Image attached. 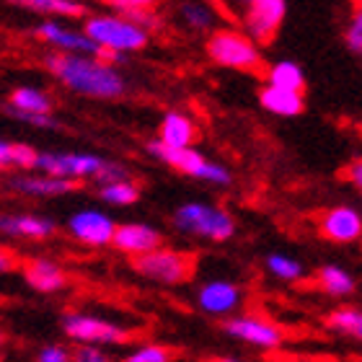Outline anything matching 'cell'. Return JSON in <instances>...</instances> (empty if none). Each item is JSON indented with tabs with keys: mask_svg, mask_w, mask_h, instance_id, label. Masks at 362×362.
Segmentation results:
<instances>
[{
	"mask_svg": "<svg viewBox=\"0 0 362 362\" xmlns=\"http://www.w3.org/2000/svg\"><path fill=\"white\" fill-rule=\"evenodd\" d=\"M11 117H16V119H21V122H26V124H31V127H42V129H54V127H60V122L54 119L52 114H16V112H11Z\"/></svg>",
	"mask_w": 362,
	"mask_h": 362,
	"instance_id": "obj_31",
	"label": "cell"
},
{
	"mask_svg": "<svg viewBox=\"0 0 362 362\" xmlns=\"http://www.w3.org/2000/svg\"><path fill=\"white\" fill-rule=\"evenodd\" d=\"M344 42H347V49L352 54L362 52V13L360 11L352 16V21H349V26H347V34H344Z\"/></svg>",
	"mask_w": 362,
	"mask_h": 362,
	"instance_id": "obj_30",
	"label": "cell"
},
{
	"mask_svg": "<svg viewBox=\"0 0 362 362\" xmlns=\"http://www.w3.org/2000/svg\"><path fill=\"white\" fill-rule=\"evenodd\" d=\"M181 21L192 31H215L218 26V11L207 3H184L181 6Z\"/></svg>",
	"mask_w": 362,
	"mask_h": 362,
	"instance_id": "obj_24",
	"label": "cell"
},
{
	"mask_svg": "<svg viewBox=\"0 0 362 362\" xmlns=\"http://www.w3.org/2000/svg\"><path fill=\"white\" fill-rule=\"evenodd\" d=\"M135 269L143 277L160 282V285H179V282L189 279V274L194 269V259H192V254L176 249H156L151 254L137 257Z\"/></svg>",
	"mask_w": 362,
	"mask_h": 362,
	"instance_id": "obj_7",
	"label": "cell"
},
{
	"mask_svg": "<svg viewBox=\"0 0 362 362\" xmlns=\"http://www.w3.org/2000/svg\"><path fill=\"white\" fill-rule=\"evenodd\" d=\"M3 168H16V143L0 140V171Z\"/></svg>",
	"mask_w": 362,
	"mask_h": 362,
	"instance_id": "obj_33",
	"label": "cell"
},
{
	"mask_svg": "<svg viewBox=\"0 0 362 362\" xmlns=\"http://www.w3.org/2000/svg\"><path fill=\"white\" fill-rule=\"evenodd\" d=\"M287 16V3L285 0H254L246 6L243 13V26H246V37L254 45H267L277 37L279 26Z\"/></svg>",
	"mask_w": 362,
	"mask_h": 362,
	"instance_id": "obj_9",
	"label": "cell"
},
{
	"mask_svg": "<svg viewBox=\"0 0 362 362\" xmlns=\"http://www.w3.org/2000/svg\"><path fill=\"white\" fill-rule=\"evenodd\" d=\"M347 179L352 181V184H355L357 189L362 187V160H360V158L349 163V168H347Z\"/></svg>",
	"mask_w": 362,
	"mask_h": 362,
	"instance_id": "obj_35",
	"label": "cell"
},
{
	"mask_svg": "<svg viewBox=\"0 0 362 362\" xmlns=\"http://www.w3.org/2000/svg\"><path fill=\"white\" fill-rule=\"evenodd\" d=\"M73 362H109V360L96 347H78V352L73 355Z\"/></svg>",
	"mask_w": 362,
	"mask_h": 362,
	"instance_id": "obj_34",
	"label": "cell"
},
{
	"mask_svg": "<svg viewBox=\"0 0 362 362\" xmlns=\"http://www.w3.org/2000/svg\"><path fill=\"white\" fill-rule=\"evenodd\" d=\"M114 228L117 223L101 210H78L68 220L70 235L86 246H109L114 238Z\"/></svg>",
	"mask_w": 362,
	"mask_h": 362,
	"instance_id": "obj_12",
	"label": "cell"
},
{
	"mask_svg": "<svg viewBox=\"0 0 362 362\" xmlns=\"http://www.w3.org/2000/svg\"><path fill=\"white\" fill-rule=\"evenodd\" d=\"M37 362H73V355H70L65 347H60V344H47V347L39 352Z\"/></svg>",
	"mask_w": 362,
	"mask_h": 362,
	"instance_id": "obj_32",
	"label": "cell"
},
{
	"mask_svg": "<svg viewBox=\"0 0 362 362\" xmlns=\"http://www.w3.org/2000/svg\"><path fill=\"white\" fill-rule=\"evenodd\" d=\"M176 230L204 241H228L235 233V220L226 207L204 202H187L174 212Z\"/></svg>",
	"mask_w": 362,
	"mask_h": 362,
	"instance_id": "obj_3",
	"label": "cell"
},
{
	"mask_svg": "<svg viewBox=\"0 0 362 362\" xmlns=\"http://www.w3.org/2000/svg\"><path fill=\"white\" fill-rule=\"evenodd\" d=\"M83 34L104 52L124 54L140 52L148 47V31L137 29L135 23H129L127 18L112 13H93L86 18Z\"/></svg>",
	"mask_w": 362,
	"mask_h": 362,
	"instance_id": "obj_2",
	"label": "cell"
},
{
	"mask_svg": "<svg viewBox=\"0 0 362 362\" xmlns=\"http://www.w3.org/2000/svg\"><path fill=\"white\" fill-rule=\"evenodd\" d=\"M23 277L39 293H57V290H62V287L68 285L65 269L57 262H52V259H42V257L29 259L23 264Z\"/></svg>",
	"mask_w": 362,
	"mask_h": 362,
	"instance_id": "obj_17",
	"label": "cell"
},
{
	"mask_svg": "<svg viewBox=\"0 0 362 362\" xmlns=\"http://www.w3.org/2000/svg\"><path fill=\"white\" fill-rule=\"evenodd\" d=\"M62 332L68 334L70 339L81 341L83 347L90 344H124L129 341V332L122 329L119 324L104 321L90 313H65L62 316Z\"/></svg>",
	"mask_w": 362,
	"mask_h": 362,
	"instance_id": "obj_8",
	"label": "cell"
},
{
	"mask_svg": "<svg viewBox=\"0 0 362 362\" xmlns=\"http://www.w3.org/2000/svg\"><path fill=\"white\" fill-rule=\"evenodd\" d=\"M0 233L11 238H52L57 233V223L45 215H31V212H16V215H0Z\"/></svg>",
	"mask_w": 362,
	"mask_h": 362,
	"instance_id": "obj_15",
	"label": "cell"
},
{
	"mask_svg": "<svg viewBox=\"0 0 362 362\" xmlns=\"http://www.w3.org/2000/svg\"><path fill=\"white\" fill-rule=\"evenodd\" d=\"M148 153L153 158L166 163V166H174L181 174L192 176V179L207 181V184H215V187H228L233 181V174L228 171L223 163H215V160H207L197 148H184V151H174V148H166L160 145L158 140H151L148 143Z\"/></svg>",
	"mask_w": 362,
	"mask_h": 362,
	"instance_id": "obj_4",
	"label": "cell"
},
{
	"mask_svg": "<svg viewBox=\"0 0 362 362\" xmlns=\"http://www.w3.org/2000/svg\"><path fill=\"white\" fill-rule=\"evenodd\" d=\"M321 233L334 243H352L362 233V218L355 207L339 204L321 218Z\"/></svg>",
	"mask_w": 362,
	"mask_h": 362,
	"instance_id": "obj_16",
	"label": "cell"
},
{
	"mask_svg": "<svg viewBox=\"0 0 362 362\" xmlns=\"http://www.w3.org/2000/svg\"><path fill=\"white\" fill-rule=\"evenodd\" d=\"M8 101L16 114H52V98L37 86H18L11 90Z\"/></svg>",
	"mask_w": 362,
	"mask_h": 362,
	"instance_id": "obj_21",
	"label": "cell"
},
{
	"mask_svg": "<svg viewBox=\"0 0 362 362\" xmlns=\"http://www.w3.org/2000/svg\"><path fill=\"white\" fill-rule=\"evenodd\" d=\"M101 199L106 204H114V207H127V204H135L140 199V187L129 179L112 181V184L101 187Z\"/></svg>",
	"mask_w": 362,
	"mask_h": 362,
	"instance_id": "obj_27",
	"label": "cell"
},
{
	"mask_svg": "<svg viewBox=\"0 0 362 362\" xmlns=\"http://www.w3.org/2000/svg\"><path fill=\"white\" fill-rule=\"evenodd\" d=\"M207 54L212 62L233 70H254L262 65V52L246 34L235 29H215L207 37Z\"/></svg>",
	"mask_w": 362,
	"mask_h": 362,
	"instance_id": "obj_5",
	"label": "cell"
},
{
	"mask_svg": "<svg viewBox=\"0 0 362 362\" xmlns=\"http://www.w3.org/2000/svg\"><path fill=\"white\" fill-rule=\"evenodd\" d=\"M259 104L264 106L269 114H277V117H298L305 109V98H303V93H290V90L264 86L259 90Z\"/></svg>",
	"mask_w": 362,
	"mask_h": 362,
	"instance_id": "obj_20",
	"label": "cell"
},
{
	"mask_svg": "<svg viewBox=\"0 0 362 362\" xmlns=\"http://www.w3.org/2000/svg\"><path fill=\"white\" fill-rule=\"evenodd\" d=\"M16 6L26 8V11H37V13H47V16H68V18L86 16V6H81L76 0H18Z\"/></svg>",
	"mask_w": 362,
	"mask_h": 362,
	"instance_id": "obj_26",
	"label": "cell"
},
{
	"mask_svg": "<svg viewBox=\"0 0 362 362\" xmlns=\"http://www.w3.org/2000/svg\"><path fill=\"white\" fill-rule=\"evenodd\" d=\"M316 279H318V287H321L326 295H332V298H349V295L357 290L355 277H352L347 269H341V267H337V264L321 267Z\"/></svg>",
	"mask_w": 362,
	"mask_h": 362,
	"instance_id": "obj_23",
	"label": "cell"
},
{
	"mask_svg": "<svg viewBox=\"0 0 362 362\" xmlns=\"http://www.w3.org/2000/svg\"><path fill=\"white\" fill-rule=\"evenodd\" d=\"M326 326L334 329V332L344 334L349 339H360L362 337V313L360 308H352V305H344V308H337L326 316Z\"/></svg>",
	"mask_w": 362,
	"mask_h": 362,
	"instance_id": "obj_25",
	"label": "cell"
},
{
	"mask_svg": "<svg viewBox=\"0 0 362 362\" xmlns=\"http://www.w3.org/2000/svg\"><path fill=\"white\" fill-rule=\"evenodd\" d=\"M267 86L279 90H290V93H303L305 90V76L303 68L293 60H279L274 62L267 73Z\"/></svg>",
	"mask_w": 362,
	"mask_h": 362,
	"instance_id": "obj_22",
	"label": "cell"
},
{
	"mask_svg": "<svg viewBox=\"0 0 362 362\" xmlns=\"http://www.w3.org/2000/svg\"><path fill=\"white\" fill-rule=\"evenodd\" d=\"M109 160L93 153H37L34 168L45 171V176H54V179H65L73 184L88 181L101 174Z\"/></svg>",
	"mask_w": 362,
	"mask_h": 362,
	"instance_id": "obj_6",
	"label": "cell"
},
{
	"mask_svg": "<svg viewBox=\"0 0 362 362\" xmlns=\"http://www.w3.org/2000/svg\"><path fill=\"white\" fill-rule=\"evenodd\" d=\"M267 269L282 282H298L303 277V264L295 262L293 257H287V254H269L267 257Z\"/></svg>",
	"mask_w": 362,
	"mask_h": 362,
	"instance_id": "obj_28",
	"label": "cell"
},
{
	"mask_svg": "<svg viewBox=\"0 0 362 362\" xmlns=\"http://www.w3.org/2000/svg\"><path fill=\"white\" fill-rule=\"evenodd\" d=\"M174 352L163 344H143V347L132 349L122 362H171Z\"/></svg>",
	"mask_w": 362,
	"mask_h": 362,
	"instance_id": "obj_29",
	"label": "cell"
},
{
	"mask_svg": "<svg viewBox=\"0 0 362 362\" xmlns=\"http://www.w3.org/2000/svg\"><path fill=\"white\" fill-rule=\"evenodd\" d=\"M223 332L228 337H233L238 341H246L251 347H262V349H277L285 339V334L282 329L264 318L259 316H235V318H228L226 324H223Z\"/></svg>",
	"mask_w": 362,
	"mask_h": 362,
	"instance_id": "obj_11",
	"label": "cell"
},
{
	"mask_svg": "<svg viewBox=\"0 0 362 362\" xmlns=\"http://www.w3.org/2000/svg\"><path fill=\"white\" fill-rule=\"evenodd\" d=\"M210 362H238V360H233V357H212Z\"/></svg>",
	"mask_w": 362,
	"mask_h": 362,
	"instance_id": "obj_37",
	"label": "cell"
},
{
	"mask_svg": "<svg viewBox=\"0 0 362 362\" xmlns=\"http://www.w3.org/2000/svg\"><path fill=\"white\" fill-rule=\"evenodd\" d=\"M47 70L73 93L90 98H119L124 93V78L117 73V68L83 54H62L49 52L45 57Z\"/></svg>",
	"mask_w": 362,
	"mask_h": 362,
	"instance_id": "obj_1",
	"label": "cell"
},
{
	"mask_svg": "<svg viewBox=\"0 0 362 362\" xmlns=\"http://www.w3.org/2000/svg\"><path fill=\"white\" fill-rule=\"evenodd\" d=\"M197 305L210 316H230L241 305V287L228 279H210L197 290Z\"/></svg>",
	"mask_w": 362,
	"mask_h": 362,
	"instance_id": "obj_13",
	"label": "cell"
},
{
	"mask_svg": "<svg viewBox=\"0 0 362 362\" xmlns=\"http://www.w3.org/2000/svg\"><path fill=\"white\" fill-rule=\"evenodd\" d=\"M13 267H16L13 257H11L8 251L0 249V274H3V272H11V269H13Z\"/></svg>",
	"mask_w": 362,
	"mask_h": 362,
	"instance_id": "obj_36",
	"label": "cell"
},
{
	"mask_svg": "<svg viewBox=\"0 0 362 362\" xmlns=\"http://www.w3.org/2000/svg\"><path fill=\"white\" fill-rule=\"evenodd\" d=\"M0 341H3V334H0Z\"/></svg>",
	"mask_w": 362,
	"mask_h": 362,
	"instance_id": "obj_38",
	"label": "cell"
},
{
	"mask_svg": "<svg viewBox=\"0 0 362 362\" xmlns=\"http://www.w3.org/2000/svg\"><path fill=\"white\" fill-rule=\"evenodd\" d=\"M112 243L119 251L137 259L143 257V254L160 249V233L156 228L145 226V223H122V226L114 228Z\"/></svg>",
	"mask_w": 362,
	"mask_h": 362,
	"instance_id": "obj_14",
	"label": "cell"
},
{
	"mask_svg": "<svg viewBox=\"0 0 362 362\" xmlns=\"http://www.w3.org/2000/svg\"><path fill=\"white\" fill-rule=\"evenodd\" d=\"M34 34L39 39H45L47 45H52L54 49H60L62 54H83V57H96V60L106 62L104 49H98L81 29H73V26H65L60 21L47 18L34 29Z\"/></svg>",
	"mask_w": 362,
	"mask_h": 362,
	"instance_id": "obj_10",
	"label": "cell"
},
{
	"mask_svg": "<svg viewBox=\"0 0 362 362\" xmlns=\"http://www.w3.org/2000/svg\"><path fill=\"white\" fill-rule=\"evenodd\" d=\"M158 132H160L158 143L166 145V148H174V151L192 148V143H194V137H197L194 122L179 112H168L166 117H163V122H160Z\"/></svg>",
	"mask_w": 362,
	"mask_h": 362,
	"instance_id": "obj_19",
	"label": "cell"
},
{
	"mask_svg": "<svg viewBox=\"0 0 362 362\" xmlns=\"http://www.w3.org/2000/svg\"><path fill=\"white\" fill-rule=\"evenodd\" d=\"M8 187L13 189V192H18V194H26V197H62V194L76 192L78 184L65 181V179H54V176L18 174V176H11V179H8Z\"/></svg>",
	"mask_w": 362,
	"mask_h": 362,
	"instance_id": "obj_18",
	"label": "cell"
}]
</instances>
